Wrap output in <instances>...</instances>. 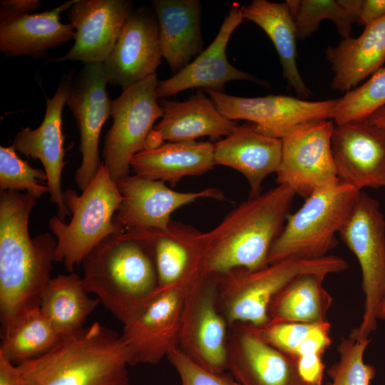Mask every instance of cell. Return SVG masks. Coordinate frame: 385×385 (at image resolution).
<instances>
[{
    "instance_id": "6da1fadb",
    "label": "cell",
    "mask_w": 385,
    "mask_h": 385,
    "mask_svg": "<svg viewBox=\"0 0 385 385\" xmlns=\"http://www.w3.org/2000/svg\"><path fill=\"white\" fill-rule=\"evenodd\" d=\"M35 197L16 191L0 194L1 332L40 306L50 280L57 240L50 232L30 237L29 220Z\"/></svg>"
},
{
    "instance_id": "7a4b0ae2",
    "label": "cell",
    "mask_w": 385,
    "mask_h": 385,
    "mask_svg": "<svg viewBox=\"0 0 385 385\" xmlns=\"http://www.w3.org/2000/svg\"><path fill=\"white\" fill-rule=\"evenodd\" d=\"M295 195L288 186L278 185L250 197L202 233L205 274L218 278L235 270L267 265L269 252L284 228Z\"/></svg>"
},
{
    "instance_id": "3957f363",
    "label": "cell",
    "mask_w": 385,
    "mask_h": 385,
    "mask_svg": "<svg viewBox=\"0 0 385 385\" xmlns=\"http://www.w3.org/2000/svg\"><path fill=\"white\" fill-rule=\"evenodd\" d=\"M128 349L98 322L61 336L39 357L17 365L25 385H130Z\"/></svg>"
},
{
    "instance_id": "277c9868",
    "label": "cell",
    "mask_w": 385,
    "mask_h": 385,
    "mask_svg": "<svg viewBox=\"0 0 385 385\" xmlns=\"http://www.w3.org/2000/svg\"><path fill=\"white\" fill-rule=\"evenodd\" d=\"M84 286L122 323L158 287L150 247L140 232L111 235L82 263Z\"/></svg>"
},
{
    "instance_id": "5b68a950",
    "label": "cell",
    "mask_w": 385,
    "mask_h": 385,
    "mask_svg": "<svg viewBox=\"0 0 385 385\" xmlns=\"http://www.w3.org/2000/svg\"><path fill=\"white\" fill-rule=\"evenodd\" d=\"M347 268L345 260L328 255L314 260L289 257L255 270H235L218 277L219 308L229 327L245 323L260 328L268 323L273 299L295 277L305 273L327 276Z\"/></svg>"
},
{
    "instance_id": "8992f818",
    "label": "cell",
    "mask_w": 385,
    "mask_h": 385,
    "mask_svg": "<svg viewBox=\"0 0 385 385\" xmlns=\"http://www.w3.org/2000/svg\"><path fill=\"white\" fill-rule=\"evenodd\" d=\"M121 195L101 163L88 185L78 195L73 190L63 192V202L72 217L66 223L58 216L48 220L51 232L57 240L55 262H63L66 270L74 272L86 255L108 236L123 232L113 217Z\"/></svg>"
},
{
    "instance_id": "52a82bcc",
    "label": "cell",
    "mask_w": 385,
    "mask_h": 385,
    "mask_svg": "<svg viewBox=\"0 0 385 385\" xmlns=\"http://www.w3.org/2000/svg\"><path fill=\"white\" fill-rule=\"evenodd\" d=\"M360 191L342 183L320 188L289 214L284 228L273 243L267 265L295 257L314 260L328 256L337 245L338 233Z\"/></svg>"
},
{
    "instance_id": "ba28073f",
    "label": "cell",
    "mask_w": 385,
    "mask_h": 385,
    "mask_svg": "<svg viewBox=\"0 0 385 385\" xmlns=\"http://www.w3.org/2000/svg\"><path fill=\"white\" fill-rule=\"evenodd\" d=\"M202 274L201 270H194L177 283L157 288L130 312L123 322L120 337L130 354L132 366L156 364L178 346L185 297Z\"/></svg>"
},
{
    "instance_id": "9c48e42d",
    "label": "cell",
    "mask_w": 385,
    "mask_h": 385,
    "mask_svg": "<svg viewBox=\"0 0 385 385\" xmlns=\"http://www.w3.org/2000/svg\"><path fill=\"white\" fill-rule=\"evenodd\" d=\"M339 235L356 256L362 275V320L351 331L358 339H369L377 327L378 309L385 294V220L378 202L360 191Z\"/></svg>"
},
{
    "instance_id": "30bf717a",
    "label": "cell",
    "mask_w": 385,
    "mask_h": 385,
    "mask_svg": "<svg viewBox=\"0 0 385 385\" xmlns=\"http://www.w3.org/2000/svg\"><path fill=\"white\" fill-rule=\"evenodd\" d=\"M218 278L202 274L185 297L178 347L190 359L212 372L227 370L229 324L217 300Z\"/></svg>"
},
{
    "instance_id": "8fae6325",
    "label": "cell",
    "mask_w": 385,
    "mask_h": 385,
    "mask_svg": "<svg viewBox=\"0 0 385 385\" xmlns=\"http://www.w3.org/2000/svg\"><path fill=\"white\" fill-rule=\"evenodd\" d=\"M158 81L153 74L112 101L113 123L105 138L103 158L115 182L129 175L131 158L145 149L155 122L163 115L156 95Z\"/></svg>"
},
{
    "instance_id": "7c38bea8",
    "label": "cell",
    "mask_w": 385,
    "mask_h": 385,
    "mask_svg": "<svg viewBox=\"0 0 385 385\" xmlns=\"http://www.w3.org/2000/svg\"><path fill=\"white\" fill-rule=\"evenodd\" d=\"M205 91L226 118L248 120L258 133L279 139L301 126L333 119L338 101V98L311 101L279 94L245 98Z\"/></svg>"
},
{
    "instance_id": "4fadbf2b",
    "label": "cell",
    "mask_w": 385,
    "mask_h": 385,
    "mask_svg": "<svg viewBox=\"0 0 385 385\" xmlns=\"http://www.w3.org/2000/svg\"><path fill=\"white\" fill-rule=\"evenodd\" d=\"M334 127L330 120L313 123L282 139V159L276 173L278 185H285L307 198L320 188L340 182L332 150Z\"/></svg>"
},
{
    "instance_id": "5bb4252c",
    "label": "cell",
    "mask_w": 385,
    "mask_h": 385,
    "mask_svg": "<svg viewBox=\"0 0 385 385\" xmlns=\"http://www.w3.org/2000/svg\"><path fill=\"white\" fill-rule=\"evenodd\" d=\"M115 183L121 201L113 222L123 231L166 232L171 223V215L178 208L202 197L225 199L216 188L178 192L167 187L163 181L137 175H128Z\"/></svg>"
},
{
    "instance_id": "9a60e30c",
    "label": "cell",
    "mask_w": 385,
    "mask_h": 385,
    "mask_svg": "<svg viewBox=\"0 0 385 385\" xmlns=\"http://www.w3.org/2000/svg\"><path fill=\"white\" fill-rule=\"evenodd\" d=\"M108 78L103 63L86 64L72 82L66 104L80 131L82 161L75 180L83 190L96 175L101 163L98 143L103 124L111 115L112 101L106 91Z\"/></svg>"
},
{
    "instance_id": "2e32d148",
    "label": "cell",
    "mask_w": 385,
    "mask_h": 385,
    "mask_svg": "<svg viewBox=\"0 0 385 385\" xmlns=\"http://www.w3.org/2000/svg\"><path fill=\"white\" fill-rule=\"evenodd\" d=\"M227 370L240 385H307L299 376L297 359L245 323L229 327Z\"/></svg>"
},
{
    "instance_id": "e0dca14e",
    "label": "cell",
    "mask_w": 385,
    "mask_h": 385,
    "mask_svg": "<svg viewBox=\"0 0 385 385\" xmlns=\"http://www.w3.org/2000/svg\"><path fill=\"white\" fill-rule=\"evenodd\" d=\"M332 150L342 183L359 191L385 187V129L367 120L335 125Z\"/></svg>"
},
{
    "instance_id": "ac0fdd59",
    "label": "cell",
    "mask_w": 385,
    "mask_h": 385,
    "mask_svg": "<svg viewBox=\"0 0 385 385\" xmlns=\"http://www.w3.org/2000/svg\"><path fill=\"white\" fill-rule=\"evenodd\" d=\"M243 20L242 7L240 4L233 3L210 45L173 76L158 81V98H165L191 88L223 92L225 84L235 80L267 86L268 83L234 67L227 58L230 38Z\"/></svg>"
},
{
    "instance_id": "d6986e66",
    "label": "cell",
    "mask_w": 385,
    "mask_h": 385,
    "mask_svg": "<svg viewBox=\"0 0 385 385\" xmlns=\"http://www.w3.org/2000/svg\"><path fill=\"white\" fill-rule=\"evenodd\" d=\"M132 12V3L126 0H77L68 11L74 44L56 61L103 63Z\"/></svg>"
},
{
    "instance_id": "ffe728a7",
    "label": "cell",
    "mask_w": 385,
    "mask_h": 385,
    "mask_svg": "<svg viewBox=\"0 0 385 385\" xmlns=\"http://www.w3.org/2000/svg\"><path fill=\"white\" fill-rule=\"evenodd\" d=\"M162 57L158 20L148 10L139 9L128 17L103 65L108 83L125 91L155 74Z\"/></svg>"
},
{
    "instance_id": "44dd1931",
    "label": "cell",
    "mask_w": 385,
    "mask_h": 385,
    "mask_svg": "<svg viewBox=\"0 0 385 385\" xmlns=\"http://www.w3.org/2000/svg\"><path fill=\"white\" fill-rule=\"evenodd\" d=\"M71 77L61 81L54 96L46 97V110L41 124L35 129L23 128L14 138L13 146L26 157L38 159L47 175L51 201L58 207V217L63 221L70 215L63 202L61 174L66 165L62 132V112L70 91Z\"/></svg>"
},
{
    "instance_id": "7402d4cb",
    "label": "cell",
    "mask_w": 385,
    "mask_h": 385,
    "mask_svg": "<svg viewBox=\"0 0 385 385\" xmlns=\"http://www.w3.org/2000/svg\"><path fill=\"white\" fill-rule=\"evenodd\" d=\"M158 103L163 115L148 135L145 149L157 148L165 141H194L201 137L220 139L231 134L238 125L237 120L223 115L201 89L184 101L158 98Z\"/></svg>"
},
{
    "instance_id": "603a6c76",
    "label": "cell",
    "mask_w": 385,
    "mask_h": 385,
    "mask_svg": "<svg viewBox=\"0 0 385 385\" xmlns=\"http://www.w3.org/2000/svg\"><path fill=\"white\" fill-rule=\"evenodd\" d=\"M77 0H70L49 11L16 14L0 9V51L6 56L28 55L39 57L47 51L74 39L71 24L61 22V14Z\"/></svg>"
},
{
    "instance_id": "cb8c5ba5",
    "label": "cell",
    "mask_w": 385,
    "mask_h": 385,
    "mask_svg": "<svg viewBox=\"0 0 385 385\" xmlns=\"http://www.w3.org/2000/svg\"><path fill=\"white\" fill-rule=\"evenodd\" d=\"M282 153V139L260 133L250 123L237 125L231 134L215 143L214 163L242 174L253 197L260 194L264 180L277 173Z\"/></svg>"
},
{
    "instance_id": "d4e9b609",
    "label": "cell",
    "mask_w": 385,
    "mask_h": 385,
    "mask_svg": "<svg viewBox=\"0 0 385 385\" xmlns=\"http://www.w3.org/2000/svg\"><path fill=\"white\" fill-rule=\"evenodd\" d=\"M163 57L175 74L202 51L199 0H153Z\"/></svg>"
},
{
    "instance_id": "484cf974",
    "label": "cell",
    "mask_w": 385,
    "mask_h": 385,
    "mask_svg": "<svg viewBox=\"0 0 385 385\" xmlns=\"http://www.w3.org/2000/svg\"><path fill=\"white\" fill-rule=\"evenodd\" d=\"M325 52L334 72L331 88L346 92L355 88L385 63V16L364 27L357 38H345Z\"/></svg>"
},
{
    "instance_id": "4316f807",
    "label": "cell",
    "mask_w": 385,
    "mask_h": 385,
    "mask_svg": "<svg viewBox=\"0 0 385 385\" xmlns=\"http://www.w3.org/2000/svg\"><path fill=\"white\" fill-rule=\"evenodd\" d=\"M215 143L210 141L171 142L135 154L130 167L135 175L174 185L187 176L200 175L211 170Z\"/></svg>"
},
{
    "instance_id": "83f0119b",
    "label": "cell",
    "mask_w": 385,
    "mask_h": 385,
    "mask_svg": "<svg viewBox=\"0 0 385 385\" xmlns=\"http://www.w3.org/2000/svg\"><path fill=\"white\" fill-rule=\"evenodd\" d=\"M140 232L150 247L154 261L157 288L177 283L192 270L204 265L202 232L174 222L170 223L166 232Z\"/></svg>"
},
{
    "instance_id": "f1b7e54d",
    "label": "cell",
    "mask_w": 385,
    "mask_h": 385,
    "mask_svg": "<svg viewBox=\"0 0 385 385\" xmlns=\"http://www.w3.org/2000/svg\"><path fill=\"white\" fill-rule=\"evenodd\" d=\"M244 19L259 26L269 36L278 53L284 78L298 98L307 100L311 94L297 63V31L287 2L253 0L242 7Z\"/></svg>"
},
{
    "instance_id": "f546056e",
    "label": "cell",
    "mask_w": 385,
    "mask_h": 385,
    "mask_svg": "<svg viewBox=\"0 0 385 385\" xmlns=\"http://www.w3.org/2000/svg\"><path fill=\"white\" fill-rule=\"evenodd\" d=\"M82 277L75 272L51 277L41 295V312L61 336L84 327L100 300L89 296Z\"/></svg>"
},
{
    "instance_id": "4dcf8cb0",
    "label": "cell",
    "mask_w": 385,
    "mask_h": 385,
    "mask_svg": "<svg viewBox=\"0 0 385 385\" xmlns=\"http://www.w3.org/2000/svg\"><path fill=\"white\" fill-rule=\"evenodd\" d=\"M326 277L322 274L305 273L292 280L270 304L267 324L327 321V312L333 300L323 287Z\"/></svg>"
},
{
    "instance_id": "1f68e13d",
    "label": "cell",
    "mask_w": 385,
    "mask_h": 385,
    "mask_svg": "<svg viewBox=\"0 0 385 385\" xmlns=\"http://www.w3.org/2000/svg\"><path fill=\"white\" fill-rule=\"evenodd\" d=\"M61 337L41 309L36 308L1 332L0 353L19 365L46 353Z\"/></svg>"
},
{
    "instance_id": "d6a6232c",
    "label": "cell",
    "mask_w": 385,
    "mask_h": 385,
    "mask_svg": "<svg viewBox=\"0 0 385 385\" xmlns=\"http://www.w3.org/2000/svg\"><path fill=\"white\" fill-rule=\"evenodd\" d=\"M297 38L311 36L323 20L332 21L344 38L357 21L360 0H287Z\"/></svg>"
},
{
    "instance_id": "836d02e7",
    "label": "cell",
    "mask_w": 385,
    "mask_h": 385,
    "mask_svg": "<svg viewBox=\"0 0 385 385\" xmlns=\"http://www.w3.org/2000/svg\"><path fill=\"white\" fill-rule=\"evenodd\" d=\"M255 328L267 342L297 359L311 354L322 356L332 344L331 324L328 321L280 322Z\"/></svg>"
},
{
    "instance_id": "e575fe53",
    "label": "cell",
    "mask_w": 385,
    "mask_h": 385,
    "mask_svg": "<svg viewBox=\"0 0 385 385\" xmlns=\"http://www.w3.org/2000/svg\"><path fill=\"white\" fill-rule=\"evenodd\" d=\"M385 106V66L361 86L338 98L333 120L335 125L366 120Z\"/></svg>"
},
{
    "instance_id": "d590c367",
    "label": "cell",
    "mask_w": 385,
    "mask_h": 385,
    "mask_svg": "<svg viewBox=\"0 0 385 385\" xmlns=\"http://www.w3.org/2000/svg\"><path fill=\"white\" fill-rule=\"evenodd\" d=\"M371 339H358L351 332L342 337L337 346L339 359L328 370L332 379L329 385H370L376 376L375 368L364 361V355Z\"/></svg>"
},
{
    "instance_id": "8d00e7d4",
    "label": "cell",
    "mask_w": 385,
    "mask_h": 385,
    "mask_svg": "<svg viewBox=\"0 0 385 385\" xmlns=\"http://www.w3.org/2000/svg\"><path fill=\"white\" fill-rule=\"evenodd\" d=\"M13 145L0 147V190L24 191L36 198L48 192L45 185L47 175L44 170L32 168L16 154Z\"/></svg>"
},
{
    "instance_id": "74e56055",
    "label": "cell",
    "mask_w": 385,
    "mask_h": 385,
    "mask_svg": "<svg viewBox=\"0 0 385 385\" xmlns=\"http://www.w3.org/2000/svg\"><path fill=\"white\" fill-rule=\"evenodd\" d=\"M167 358L178 372L180 385H240L230 375L210 371L195 364L177 346Z\"/></svg>"
},
{
    "instance_id": "f35d334b",
    "label": "cell",
    "mask_w": 385,
    "mask_h": 385,
    "mask_svg": "<svg viewBox=\"0 0 385 385\" xmlns=\"http://www.w3.org/2000/svg\"><path fill=\"white\" fill-rule=\"evenodd\" d=\"M324 367L322 355L311 354L297 358L299 376L307 385H322Z\"/></svg>"
},
{
    "instance_id": "ab89813d",
    "label": "cell",
    "mask_w": 385,
    "mask_h": 385,
    "mask_svg": "<svg viewBox=\"0 0 385 385\" xmlns=\"http://www.w3.org/2000/svg\"><path fill=\"white\" fill-rule=\"evenodd\" d=\"M385 16V0H360L357 22L364 27Z\"/></svg>"
},
{
    "instance_id": "60d3db41",
    "label": "cell",
    "mask_w": 385,
    "mask_h": 385,
    "mask_svg": "<svg viewBox=\"0 0 385 385\" xmlns=\"http://www.w3.org/2000/svg\"><path fill=\"white\" fill-rule=\"evenodd\" d=\"M0 385H25L17 365L0 353Z\"/></svg>"
},
{
    "instance_id": "b9f144b4",
    "label": "cell",
    "mask_w": 385,
    "mask_h": 385,
    "mask_svg": "<svg viewBox=\"0 0 385 385\" xmlns=\"http://www.w3.org/2000/svg\"><path fill=\"white\" fill-rule=\"evenodd\" d=\"M0 2L1 8L21 14H29L41 5L38 0H2Z\"/></svg>"
},
{
    "instance_id": "7bdbcfd3",
    "label": "cell",
    "mask_w": 385,
    "mask_h": 385,
    "mask_svg": "<svg viewBox=\"0 0 385 385\" xmlns=\"http://www.w3.org/2000/svg\"><path fill=\"white\" fill-rule=\"evenodd\" d=\"M366 120L374 125L385 129V106L374 112Z\"/></svg>"
},
{
    "instance_id": "ee69618b",
    "label": "cell",
    "mask_w": 385,
    "mask_h": 385,
    "mask_svg": "<svg viewBox=\"0 0 385 385\" xmlns=\"http://www.w3.org/2000/svg\"><path fill=\"white\" fill-rule=\"evenodd\" d=\"M377 319L385 320V294H384L379 306Z\"/></svg>"
},
{
    "instance_id": "f6af8a7d",
    "label": "cell",
    "mask_w": 385,
    "mask_h": 385,
    "mask_svg": "<svg viewBox=\"0 0 385 385\" xmlns=\"http://www.w3.org/2000/svg\"><path fill=\"white\" fill-rule=\"evenodd\" d=\"M327 385H329V384H327Z\"/></svg>"
}]
</instances>
